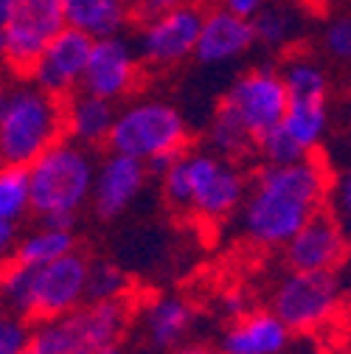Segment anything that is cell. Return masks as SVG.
I'll return each instance as SVG.
<instances>
[{"label":"cell","mask_w":351,"mask_h":354,"mask_svg":"<svg viewBox=\"0 0 351 354\" xmlns=\"http://www.w3.org/2000/svg\"><path fill=\"white\" fill-rule=\"evenodd\" d=\"M329 169L312 155L295 163H261L247 180V194L239 205L242 236L265 250H281L315 214L323 211Z\"/></svg>","instance_id":"cell-1"},{"label":"cell","mask_w":351,"mask_h":354,"mask_svg":"<svg viewBox=\"0 0 351 354\" xmlns=\"http://www.w3.org/2000/svg\"><path fill=\"white\" fill-rule=\"evenodd\" d=\"M160 186L171 208L202 223H222L239 211L247 194V174L239 163L208 149H183L160 169Z\"/></svg>","instance_id":"cell-2"},{"label":"cell","mask_w":351,"mask_h":354,"mask_svg":"<svg viewBox=\"0 0 351 354\" xmlns=\"http://www.w3.org/2000/svg\"><path fill=\"white\" fill-rule=\"evenodd\" d=\"M84 284L87 259L79 250L39 268L9 261L0 268V313L26 324L68 315L84 304Z\"/></svg>","instance_id":"cell-3"},{"label":"cell","mask_w":351,"mask_h":354,"mask_svg":"<svg viewBox=\"0 0 351 354\" xmlns=\"http://www.w3.org/2000/svg\"><path fill=\"white\" fill-rule=\"evenodd\" d=\"M96 155L68 138L57 141L26 166L31 214L39 223L73 228L79 214L91 205Z\"/></svg>","instance_id":"cell-4"},{"label":"cell","mask_w":351,"mask_h":354,"mask_svg":"<svg viewBox=\"0 0 351 354\" xmlns=\"http://www.w3.org/2000/svg\"><path fill=\"white\" fill-rule=\"evenodd\" d=\"M110 152L126 155L146 169L160 171L189 147V121L180 107L158 96L126 99L115 107L107 144Z\"/></svg>","instance_id":"cell-5"},{"label":"cell","mask_w":351,"mask_h":354,"mask_svg":"<svg viewBox=\"0 0 351 354\" xmlns=\"http://www.w3.org/2000/svg\"><path fill=\"white\" fill-rule=\"evenodd\" d=\"M133 324V301H84L68 315L28 326L23 354H96L118 348Z\"/></svg>","instance_id":"cell-6"},{"label":"cell","mask_w":351,"mask_h":354,"mask_svg":"<svg viewBox=\"0 0 351 354\" xmlns=\"http://www.w3.org/2000/svg\"><path fill=\"white\" fill-rule=\"evenodd\" d=\"M62 138V99L39 91L28 79L12 84L0 118V163L26 169Z\"/></svg>","instance_id":"cell-7"},{"label":"cell","mask_w":351,"mask_h":354,"mask_svg":"<svg viewBox=\"0 0 351 354\" xmlns=\"http://www.w3.org/2000/svg\"><path fill=\"white\" fill-rule=\"evenodd\" d=\"M345 287L337 270L303 273L290 270L270 295V313L290 332H318L337 321L343 313Z\"/></svg>","instance_id":"cell-8"},{"label":"cell","mask_w":351,"mask_h":354,"mask_svg":"<svg viewBox=\"0 0 351 354\" xmlns=\"http://www.w3.org/2000/svg\"><path fill=\"white\" fill-rule=\"evenodd\" d=\"M329 132V102H287L281 121L256 141L261 163H295L312 158Z\"/></svg>","instance_id":"cell-9"},{"label":"cell","mask_w":351,"mask_h":354,"mask_svg":"<svg viewBox=\"0 0 351 354\" xmlns=\"http://www.w3.org/2000/svg\"><path fill=\"white\" fill-rule=\"evenodd\" d=\"M219 107L228 115H234L253 136V141H258L265 132H270L281 121L287 110V91L281 84L278 68L273 65L247 68L231 82Z\"/></svg>","instance_id":"cell-10"},{"label":"cell","mask_w":351,"mask_h":354,"mask_svg":"<svg viewBox=\"0 0 351 354\" xmlns=\"http://www.w3.org/2000/svg\"><path fill=\"white\" fill-rule=\"evenodd\" d=\"M202 17H205V9L189 0V3H183L180 9H174L169 15L144 20L133 42L141 65L152 71H171L189 62L197 46Z\"/></svg>","instance_id":"cell-11"},{"label":"cell","mask_w":351,"mask_h":354,"mask_svg":"<svg viewBox=\"0 0 351 354\" xmlns=\"http://www.w3.org/2000/svg\"><path fill=\"white\" fill-rule=\"evenodd\" d=\"M65 28L62 0H15L9 20L0 26L3 65L28 73L39 51Z\"/></svg>","instance_id":"cell-12"},{"label":"cell","mask_w":351,"mask_h":354,"mask_svg":"<svg viewBox=\"0 0 351 354\" xmlns=\"http://www.w3.org/2000/svg\"><path fill=\"white\" fill-rule=\"evenodd\" d=\"M141 68L144 65L135 54V46L124 34L93 39L79 91L104 99L110 104H118L135 93L141 82Z\"/></svg>","instance_id":"cell-13"},{"label":"cell","mask_w":351,"mask_h":354,"mask_svg":"<svg viewBox=\"0 0 351 354\" xmlns=\"http://www.w3.org/2000/svg\"><path fill=\"white\" fill-rule=\"evenodd\" d=\"M91 46H93L91 37H84L65 26L31 62L28 82L37 84L39 91H46L65 102L70 93L79 91Z\"/></svg>","instance_id":"cell-14"},{"label":"cell","mask_w":351,"mask_h":354,"mask_svg":"<svg viewBox=\"0 0 351 354\" xmlns=\"http://www.w3.org/2000/svg\"><path fill=\"white\" fill-rule=\"evenodd\" d=\"M281 250H284V261L290 264V270L329 273L343 264L345 250H348V236L334 216L321 211Z\"/></svg>","instance_id":"cell-15"},{"label":"cell","mask_w":351,"mask_h":354,"mask_svg":"<svg viewBox=\"0 0 351 354\" xmlns=\"http://www.w3.org/2000/svg\"><path fill=\"white\" fill-rule=\"evenodd\" d=\"M146 177L149 169L144 163L118 152H107L102 160H96V171H93V189H91L93 211L102 219L121 216L144 194Z\"/></svg>","instance_id":"cell-16"},{"label":"cell","mask_w":351,"mask_h":354,"mask_svg":"<svg viewBox=\"0 0 351 354\" xmlns=\"http://www.w3.org/2000/svg\"><path fill=\"white\" fill-rule=\"evenodd\" d=\"M253 48L256 39L247 20L234 17L222 9H211L202 17L191 59H197V65L202 68H225L247 57Z\"/></svg>","instance_id":"cell-17"},{"label":"cell","mask_w":351,"mask_h":354,"mask_svg":"<svg viewBox=\"0 0 351 354\" xmlns=\"http://www.w3.org/2000/svg\"><path fill=\"white\" fill-rule=\"evenodd\" d=\"M312 9L303 6L301 0H270L253 20V39L258 48L270 54H287L310 34Z\"/></svg>","instance_id":"cell-18"},{"label":"cell","mask_w":351,"mask_h":354,"mask_svg":"<svg viewBox=\"0 0 351 354\" xmlns=\"http://www.w3.org/2000/svg\"><path fill=\"white\" fill-rule=\"evenodd\" d=\"M292 332L270 313L250 309L234 318L219 340V354H284Z\"/></svg>","instance_id":"cell-19"},{"label":"cell","mask_w":351,"mask_h":354,"mask_svg":"<svg viewBox=\"0 0 351 354\" xmlns=\"http://www.w3.org/2000/svg\"><path fill=\"white\" fill-rule=\"evenodd\" d=\"M115 118V104L96 99L91 93H70L62 102V124H65V138L87 147V149H96L107 144L110 136V127Z\"/></svg>","instance_id":"cell-20"},{"label":"cell","mask_w":351,"mask_h":354,"mask_svg":"<svg viewBox=\"0 0 351 354\" xmlns=\"http://www.w3.org/2000/svg\"><path fill=\"white\" fill-rule=\"evenodd\" d=\"M62 17L65 26L91 37H118L133 20L129 0H62Z\"/></svg>","instance_id":"cell-21"},{"label":"cell","mask_w":351,"mask_h":354,"mask_svg":"<svg viewBox=\"0 0 351 354\" xmlns=\"http://www.w3.org/2000/svg\"><path fill=\"white\" fill-rule=\"evenodd\" d=\"M194 324V309L178 295L152 298L141 309V332L155 348H174L186 340Z\"/></svg>","instance_id":"cell-22"},{"label":"cell","mask_w":351,"mask_h":354,"mask_svg":"<svg viewBox=\"0 0 351 354\" xmlns=\"http://www.w3.org/2000/svg\"><path fill=\"white\" fill-rule=\"evenodd\" d=\"M76 250V234L68 225H51L39 223L31 231L17 236L15 256L12 261L23 264V268H39V264H51L68 253Z\"/></svg>","instance_id":"cell-23"},{"label":"cell","mask_w":351,"mask_h":354,"mask_svg":"<svg viewBox=\"0 0 351 354\" xmlns=\"http://www.w3.org/2000/svg\"><path fill=\"white\" fill-rule=\"evenodd\" d=\"M287 102H329L332 79L326 65L312 54H290L278 68Z\"/></svg>","instance_id":"cell-24"},{"label":"cell","mask_w":351,"mask_h":354,"mask_svg":"<svg viewBox=\"0 0 351 354\" xmlns=\"http://www.w3.org/2000/svg\"><path fill=\"white\" fill-rule=\"evenodd\" d=\"M205 149L225 160L239 163L245 155L256 152V141L234 115H228L222 107H216L205 127Z\"/></svg>","instance_id":"cell-25"},{"label":"cell","mask_w":351,"mask_h":354,"mask_svg":"<svg viewBox=\"0 0 351 354\" xmlns=\"http://www.w3.org/2000/svg\"><path fill=\"white\" fill-rule=\"evenodd\" d=\"M28 214H31V200H28L26 169L0 163V219L20 225Z\"/></svg>","instance_id":"cell-26"},{"label":"cell","mask_w":351,"mask_h":354,"mask_svg":"<svg viewBox=\"0 0 351 354\" xmlns=\"http://www.w3.org/2000/svg\"><path fill=\"white\" fill-rule=\"evenodd\" d=\"M129 281L126 273L113 261H87L84 301H118L126 298Z\"/></svg>","instance_id":"cell-27"},{"label":"cell","mask_w":351,"mask_h":354,"mask_svg":"<svg viewBox=\"0 0 351 354\" xmlns=\"http://www.w3.org/2000/svg\"><path fill=\"white\" fill-rule=\"evenodd\" d=\"M321 48L332 62H348V57H351V20L345 12L332 15L321 26Z\"/></svg>","instance_id":"cell-28"},{"label":"cell","mask_w":351,"mask_h":354,"mask_svg":"<svg viewBox=\"0 0 351 354\" xmlns=\"http://www.w3.org/2000/svg\"><path fill=\"white\" fill-rule=\"evenodd\" d=\"M323 211H326L329 216H334L343 228L348 225V216H351V177H348V174L329 177Z\"/></svg>","instance_id":"cell-29"},{"label":"cell","mask_w":351,"mask_h":354,"mask_svg":"<svg viewBox=\"0 0 351 354\" xmlns=\"http://www.w3.org/2000/svg\"><path fill=\"white\" fill-rule=\"evenodd\" d=\"M28 337V324L9 315V313H0V354H23Z\"/></svg>","instance_id":"cell-30"},{"label":"cell","mask_w":351,"mask_h":354,"mask_svg":"<svg viewBox=\"0 0 351 354\" xmlns=\"http://www.w3.org/2000/svg\"><path fill=\"white\" fill-rule=\"evenodd\" d=\"M189 0H129V9H133V17L135 20H152V17H160V15H169L174 9H180Z\"/></svg>","instance_id":"cell-31"},{"label":"cell","mask_w":351,"mask_h":354,"mask_svg":"<svg viewBox=\"0 0 351 354\" xmlns=\"http://www.w3.org/2000/svg\"><path fill=\"white\" fill-rule=\"evenodd\" d=\"M270 0H216V9H222L234 17H242V20H253L261 9H265Z\"/></svg>","instance_id":"cell-32"},{"label":"cell","mask_w":351,"mask_h":354,"mask_svg":"<svg viewBox=\"0 0 351 354\" xmlns=\"http://www.w3.org/2000/svg\"><path fill=\"white\" fill-rule=\"evenodd\" d=\"M17 236H20V225H12V223H3V219H0V268L12 261Z\"/></svg>","instance_id":"cell-33"},{"label":"cell","mask_w":351,"mask_h":354,"mask_svg":"<svg viewBox=\"0 0 351 354\" xmlns=\"http://www.w3.org/2000/svg\"><path fill=\"white\" fill-rule=\"evenodd\" d=\"M222 306H225V313L231 315V321H234V318H239V315H245V313H250V301H247V295H245V292H239V290L225 292Z\"/></svg>","instance_id":"cell-34"},{"label":"cell","mask_w":351,"mask_h":354,"mask_svg":"<svg viewBox=\"0 0 351 354\" xmlns=\"http://www.w3.org/2000/svg\"><path fill=\"white\" fill-rule=\"evenodd\" d=\"M9 87L6 79H0V118H3V110H6V102H9Z\"/></svg>","instance_id":"cell-35"},{"label":"cell","mask_w":351,"mask_h":354,"mask_svg":"<svg viewBox=\"0 0 351 354\" xmlns=\"http://www.w3.org/2000/svg\"><path fill=\"white\" fill-rule=\"evenodd\" d=\"M12 6H15V0H0V26H3L12 15Z\"/></svg>","instance_id":"cell-36"},{"label":"cell","mask_w":351,"mask_h":354,"mask_svg":"<svg viewBox=\"0 0 351 354\" xmlns=\"http://www.w3.org/2000/svg\"><path fill=\"white\" fill-rule=\"evenodd\" d=\"M180 354H214V351H208V348H200V346H191V348H183Z\"/></svg>","instance_id":"cell-37"},{"label":"cell","mask_w":351,"mask_h":354,"mask_svg":"<svg viewBox=\"0 0 351 354\" xmlns=\"http://www.w3.org/2000/svg\"><path fill=\"white\" fill-rule=\"evenodd\" d=\"M303 6H310V9H315V6H321V3H326V0H301Z\"/></svg>","instance_id":"cell-38"},{"label":"cell","mask_w":351,"mask_h":354,"mask_svg":"<svg viewBox=\"0 0 351 354\" xmlns=\"http://www.w3.org/2000/svg\"><path fill=\"white\" fill-rule=\"evenodd\" d=\"M96 354H121L118 348H104V351H96Z\"/></svg>","instance_id":"cell-39"},{"label":"cell","mask_w":351,"mask_h":354,"mask_svg":"<svg viewBox=\"0 0 351 354\" xmlns=\"http://www.w3.org/2000/svg\"><path fill=\"white\" fill-rule=\"evenodd\" d=\"M0 62H3V37H0Z\"/></svg>","instance_id":"cell-40"}]
</instances>
